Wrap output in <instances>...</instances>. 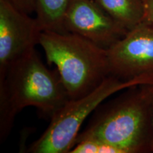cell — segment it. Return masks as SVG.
<instances>
[{"label":"cell","mask_w":153,"mask_h":153,"mask_svg":"<svg viewBox=\"0 0 153 153\" xmlns=\"http://www.w3.org/2000/svg\"><path fill=\"white\" fill-rule=\"evenodd\" d=\"M85 140L104 143L118 153L153 152L150 84L128 88L116 98L102 103L77 135L75 145Z\"/></svg>","instance_id":"obj_1"},{"label":"cell","mask_w":153,"mask_h":153,"mask_svg":"<svg viewBox=\"0 0 153 153\" xmlns=\"http://www.w3.org/2000/svg\"><path fill=\"white\" fill-rule=\"evenodd\" d=\"M70 99L57 70L47 68L33 50L0 79V140L12 128L15 116L33 106L51 118Z\"/></svg>","instance_id":"obj_2"},{"label":"cell","mask_w":153,"mask_h":153,"mask_svg":"<svg viewBox=\"0 0 153 153\" xmlns=\"http://www.w3.org/2000/svg\"><path fill=\"white\" fill-rule=\"evenodd\" d=\"M38 44L55 65L70 99H78L110 76L108 49L70 32L42 30Z\"/></svg>","instance_id":"obj_3"},{"label":"cell","mask_w":153,"mask_h":153,"mask_svg":"<svg viewBox=\"0 0 153 153\" xmlns=\"http://www.w3.org/2000/svg\"><path fill=\"white\" fill-rule=\"evenodd\" d=\"M153 83V75L124 80L110 75L90 93L68 102L51 118L41 136L32 143V153H70L75 145L82 123L105 100L118 91L133 86Z\"/></svg>","instance_id":"obj_4"},{"label":"cell","mask_w":153,"mask_h":153,"mask_svg":"<svg viewBox=\"0 0 153 153\" xmlns=\"http://www.w3.org/2000/svg\"><path fill=\"white\" fill-rule=\"evenodd\" d=\"M41 31L36 19L9 0H0V79L13 65L35 50Z\"/></svg>","instance_id":"obj_5"},{"label":"cell","mask_w":153,"mask_h":153,"mask_svg":"<svg viewBox=\"0 0 153 153\" xmlns=\"http://www.w3.org/2000/svg\"><path fill=\"white\" fill-rule=\"evenodd\" d=\"M111 75L124 80L153 75V23L143 22L108 49Z\"/></svg>","instance_id":"obj_6"},{"label":"cell","mask_w":153,"mask_h":153,"mask_svg":"<svg viewBox=\"0 0 153 153\" xmlns=\"http://www.w3.org/2000/svg\"><path fill=\"white\" fill-rule=\"evenodd\" d=\"M64 28L87 38L99 46L108 49L127 33L95 1L71 0L64 19Z\"/></svg>","instance_id":"obj_7"},{"label":"cell","mask_w":153,"mask_h":153,"mask_svg":"<svg viewBox=\"0 0 153 153\" xmlns=\"http://www.w3.org/2000/svg\"><path fill=\"white\" fill-rule=\"evenodd\" d=\"M115 22L127 30L144 22L143 0H95Z\"/></svg>","instance_id":"obj_8"},{"label":"cell","mask_w":153,"mask_h":153,"mask_svg":"<svg viewBox=\"0 0 153 153\" xmlns=\"http://www.w3.org/2000/svg\"><path fill=\"white\" fill-rule=\"evenodd\" d=\"M71 0H35L36 18L41 30L65 33L64 19Z\"/></svg>","instance_id":"obj_9"},{"label":"cell","mask_w":153,"mask_h":153,"mask_svg":"<svg viewBox=\"0 0 153 153\" xmlns=\"http://www.w3.org/2000/svg\"><path fill=\"white\" fill-rule=\"evenodd\" d=\"M70 153H118L111 146L93 140H85L77 143Z\"/></svg>","instance_id":"obj_10"},{"label":"cell","mask_w":153,"mask_h":153,"mask_svg":"<svg viewBox=\"0 0 153 153\" xmlns=\"http://www.w3.org/2000/svg\"><path fill=\"white\" fill-rule=\"evenodd\" d=\"M17 9L26 14H30L36 10L35 0H9Z\"/></svg>","instance_id":"obj_11"},{"label":"cell","mask_w":153,"mask_h":153,"mask_svg":"<svg viewBox=\"0 0 153 153\" xmlns=\"http://www.w3.org/2000/svg\"><path fill=\"white\" fill-rule=\"evenodd\" d=\"M145 7L144 21L153 23V0H143Z\"/></svg>","instance_id":"obj_12"},{"label":"cell","mask_w":153,"mask_h":153,"mask_svg":"<svg viewBox=\"0 0 153 153\" xmlns=\"http://www.w3.org/2000/svg\"><path fill=\"white\" fill-rule=\"evenodd\" d=\"M150 89H151V95H152V108H153V83L150 84Z\"/></svg>","instance_id":"obj_13"}]
</instances>
